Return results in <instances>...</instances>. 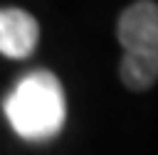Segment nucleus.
I'll use <instances>...</instances> for the list:
<instances>
[{"instance_id":"obj_1","label":"nucleus","mask_w":158,"mask_h":155,"mask_svg":"<svg viewBox=\"0 0 158 155\" xmlns=\"http://www.w3.org/2000/svg\"><path fill=\"white\" fill-rule=\"evenodd\" d=\"M2 111L12 130L22 140H49L62 130L67 121L64 89L52 71H30L7 93Z\"/></svg>"},{"instance_id":"obj_2","label":"nucleus","mask_w":158,"mask_h":155,"mask_svg":"<svg viewBox=\"0 0 158 155\" xmlns=\"http://www.w3.org/2000/svg\"><path fill=\"white\" fill-rule=\"evenodd\" d=\"M118 42L123 52H158V5L138 0L118 20Z\"/></svg>"},{"instance_id":"obj_4","label":"nucleus","mask_w":158,"mask_h":155,"mask_svg":"<svg viewBox=\"0 0 158 155\" xmlns=\"http://www.w3.org/2000/svg\"><path fill=\"white\" fill-rule=\"evenodd\" d=\"M158 76V52H126L121 59V81L133 89L143 91L156 84Z\"/></svg>"},{"instance_id":"obj_3","label":"nucleus","mask_w":158,"mask_h":155,"mask_svg":"<svg viewBox=\"0 0 158 155\" xmlns=\"http://www.w3.org/2000/svg\"><path fill=\"white\" fill-rule=\"evenodd\" d=\"M40 39L37 20L20 7H0V54L25 59L35 52Z\"/></svg>"}]
</instances>
